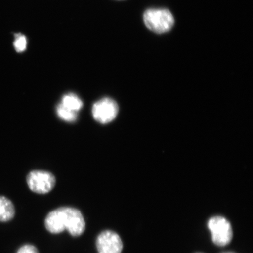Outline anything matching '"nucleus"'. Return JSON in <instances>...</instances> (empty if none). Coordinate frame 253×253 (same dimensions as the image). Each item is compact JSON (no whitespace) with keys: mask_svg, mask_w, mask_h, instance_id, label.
Returning a JSON list of instances; mask_svg holds the SVG:
<instances>
[{"mask_svg":"<svg viewBox=\"0 0 253 253\" xmlns=\"http://www.w3.org/2000/svg\"><path fill=\"white\" fill-rule=\"evenodd\" d=\"M45 225L50 233L58 234L67 230L74 237L81 236L85 230V221L81 211L70 207L50 211L46 217Z\"/></svg>","mask_w":253,"mask_h":253,"instance_id":"f257e3e1","label":"nucleus"},{"mask_svg":"<svg viewBox=\"0 0 253 253\" xmlns=\"http://www.w3.org/2000/svg\"><path fill=\"white\" fill-rule=\"evenodd\" d=\"M145 26L154 33L162 34L172 29L175 19L169 9L167 8H149L143 15Z\"/></svg>","mask_w":253,"mask_h":253,"instance_id":"f03ea898","label":"nucleus"},{"mask_svg":"<svg viewBox=\"0 0 253 253\" xmlns=\"http://www.w3.org/2000/svg\"><path fill=\"white\" fill-rule=\"evenodd\" d=\"M119 111L118 104L116 101L107 97L102 98L93 104L91 114L96 122L106 125L116 118Z\"/></svg>","mask_w":253,"mask_h":253,"instance_id":"7ed1b4c3","label":"nucleus"},{"mask_svg":"<svg viewBox=\"0 0 253 253\" xmlns=\"http://www.w3.org/2000/svg\"><path fill=\"white\" fill-rule=\"evenodd\" d=\"M27 182L32 191L37 194H45L55 187L56 179L55 176L48 171L35 170L28 173Z\"/></svg>","mask_w":253,"mask_h":253,"instance_id":"20e7f679","label":"nucleus"},{"mask_svg":"<svg viewBox=\"0 0 253 253\" xmlns=\"http://www.w3.org/2000/svg\"><path fill=\"white\" fill-rule=\"evenodd\" d=\"M212 240L215 245L224 246L228 245L232 239L233 231L229 221L221 216H215L209 220Z\"/></svg>","mask_w":253,"mask_h":253,"instance_id":"39448f33","label":"nucleus"},{"mask_svg":"<svg viewBox=\"0 0 253 253\" xmlns=\"http://www.w3.org/2000/svg\"><path fill=\"white\" fill-rule=\"evenodd\" d=\"M96 245L99 253H122L123 247L118 234L111 230L101 233L97 237Z\"/></svg>","mask_w":253,"mask_h":253,"instance_id":"423d86ee","label":"nucleus"},{"mask_svg":"<svg viewBox=\"0 0 253 253\" xmlns=\"http://www.w3.org/2000/svg\"><path fill=\"white\" fill-rule=\"evenodd\" d=\"M15 207L9 199L0 196V222H7L15 216Z\"/></svg>","mask_w":253,"mask_h":253,"instance_id":"0eeeda50","label":"nucleus"},{"mask_svg":"<svg viewBox=\"0 0 253 253\" xmlns=\"http://www.w3.org/2000/svg\"><path fill=\"white\" fill-rule=\"evenodd\" d=\"M61 104L69 110L79 113L84 106V103L78 95L69 93L63 95Z\"/></svg>","mask_w":253,"mask_h":253,"instance_id":"6e6552de","label":"nucleus"},{"mask_svg":"<svg viewBox=\"0 0 253 253\" xmlns=\"http://www.w3.org/2000/svg\"><path fill=\"white\" fill-rule=\"evenodd\" d=\"M56 110L57 116L63 121L74 122L78 119V113L66 108L61 103L56 106Z\"/></svg>","mask_w":253,"mask_h":253,"instance_id":"1a4fd4ad","label":"nucleus"},{"mask_svg":"<svg viewBox=\"0 0 253 253\" xmlns=\"http://www.w3.org/2000/svg\"><path fill=\"white\" fill-rule=\"evenodd\" d=\"M15 38L14 46L16 52L20 53L25 51L27 48V41L26 37L21 33L14 34Z\"/></svg>","mask_w":253,"mask_h":253,"instance_id":"9d476101","label":"nucleus"},{"mask_svg":"<svg viewBox=\"0 0 253 253\" xmlns=\"http://www.w3.org/2000/svg\"><path fill=\"white\" fill-rule=\"evenodd\" d=\"M17 253H39V252L34 246L25 245L19 249Z\"/></svg>","mask_w":253,"mask_h":253,"instance_id":"9b49d317","label":"nucleus"},{"mask_svg":"<svg viewBox=\"0 0 253 253\" xmlns=\"http://www.w3.org/2000/svg\"></svg>","mask_w":253,"mask_h":253,"instance_id":"f8f14e48","label":"nucleus"}]
</instances>
